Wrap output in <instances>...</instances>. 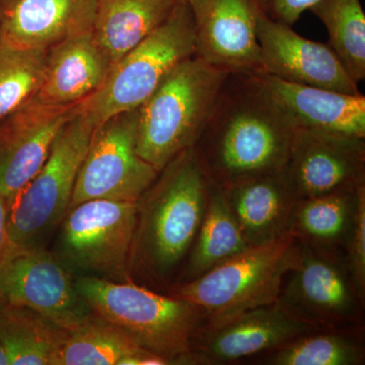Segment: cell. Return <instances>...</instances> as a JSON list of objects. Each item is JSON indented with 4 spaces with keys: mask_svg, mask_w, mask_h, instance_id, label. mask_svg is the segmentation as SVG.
<instances>
[{
    "mask_svg": "<svg viewBox=\"0 0 365 365\" xmlns=\"http://www.w3.org/2000/svg\"><path fill=\"white\" fill-rule=\"evenodd\" d=\"M295 127L257 76L230 73L194 146L220 187L282 172Z\"/></svg>",
    "mask_w": 365,
    "mask_h": 365,
    "instance_id": "6da1fadb",
    "label": "cell"
},
{
    "mask_svg": "<svg viewBox=\"0 0 365 365\" xmlns=\"http://www.w3.org/2000/svg\"><path fill=\"white\" fill-rule=\"evenodd\" d=\"M211 181L195 148L178 155L137 201L132 266L155 282L188 258L207 206Z\"/></svg>",
    "mask_w": 365,
    "mask_h": 365,
    "instance_id": "7a4b0ae2",
    "label": "cell"
},
{
    "mask_svg": "<svg viewBox=\"0 0 365 365\" xmlns=\"http://www.w3.org/2000/svg\"><path fill=\"white\" fill-rule=\"evenodd\" d=\"M76 287L97 318L121 329L144 349L170 364H198L193 346L207 322L202 307L91 275L76 279Z\"/></svg>",
    "mask_w": 365,
    "mask_h": 365,
    "instance_id": "3957f363",
    "label": "cell"
},
{
    "mask_svg": "<svg viewBox=\"0 0 365 365\" xmlns=\"http://www.w3.org/2000/svg\"><path fill=\"white\" fill-rule=\"evenodd\" d=\"M230 72L193 56L178 66L138 108L136 150L160 172L196 145Z\"/></svg>",
    "mask_w": 365,
    "mask_h": 365,
    "instance_id": "277c9868",
    "label": "cell"
},
{
    "mask_svg": "<svg viewBox=\"0 0 365 365\" xmlns=\"http://www.w3.org/2000/svg\"><path fill=\"white\" fill-rule=\"evenodd\" d=\"M300 242L292 232L250 246L199 277L178 285L173 297L202 307L205 328L215 327L279 299L288 273L297 267Z\"/></svg>",
    "mask_w": 365,
    "mask_h": 365,
    "instance_id": "5b68a950",
    "label": "cell"
},
{
    "mask_svg": "<svg viewBox=\"0 0 365 365\" xmlns=\"http://www.w3.org/2000/svg\"><path fill=\"white\" fill-rule=\"evenodd\" d=\"M195 54V25L187 0H180L162 25L112 67L102 88L81 102L93 126L138 109L163 79Z\"/></svg>",
    "mask_w": 365,
    "mask_h": 365,
    "instance_id": "8992f818",
    "label": "cell"
},
{
    "mask_svg": "<svg viewBox=\"0 0 365 365\" xmlns=\"http://www.w3.org/2000/svg\"><path fill=\"white\" fill-rule=\"evenodd\" d=\"M93 129L79 106L38 174L7 201L6 247L35 246L63 220Z\"/></svg>",
    "mask_w": 365,
    "mask_h": 365,
    "instance_id": "52a82bcc",
    "label": "cell"
},
{
    "mask_svg": "<svg viewBox=\"0 0 365 365\" xmlns=\"http://www.w3.org/2000/svg\"><path fill=\"white\" fill-rule=\"evenodd\" d=\"M0 304L28 307L68 332L97 318L66 264L38 245L4 250Z\"/></svg>",
    "mask_w": 365,
    "mask_h": 365,
    "instance_id": "ba28073f",
    "label": "cell"
},
{
    "mask_svg": "<svg viewBox=\"0 0 365 365\" xmlns=\"http://www.w3.org/2000/svg\"><path fill=\"white\" fill-rule=\"evenodd\" d=\"M137 220V201L96 199L69 208L59 239L61 261L96 277L126 276Z\"/></svg>",
    "mask_w": 365,
    "mask_h": 365,
    "instance_id": "9c48e42d",
    "label": "cell"
},
{
    "mask_svg": "<svg viewBox=\"0 0 365 365\" xmlns=\"http://www.w3.org/2000/svg\"><path fill=\"white\" fill-rule=\"evenodd\" d=\"M138 109L121 113L93 129L71 206L96 199L136 202L158 172L136 150Z\"/></svg>",
    "mask_w": 365,
    "mask_h": 365,
    "instance_id": "30bf717a",
    "label": "cell"
},
{
    "mask_svg": "<svg viewBox=\"0 0 365 365\" xmlns=\"http://www.w3.org/2000/svg\"><path fill=\"white\" fill-rule=\"evenodd\" d=\"M288 275L278 302L295 316L326 330L349 328L361 321L364 302L342 251L300 244L297 267Z\"/></svg>",
    "mask_w": 365,
    "mask_h": 365,
    "instance_id": "8fae6325",
    "label": "cell"
},
{
    "mask_svg": "<svg viewBox=\"0 0 365 365\" xmlns=\"http://www.w3.org/2000/svg\"><path fill=\"white\" fill-rule=\"evenodd\" d=\"M297 199L365 185V138L297 128L283 169Z\"/></svg>",
    "mask_w": 365,
    "mask_h": 365,
    "instance_id": "7c38bea8",
    "label": "cell"
},
{
    "mask_svg": "<svg viewBox=\"0 0 365 365\" xmlns=\"http://www.w3.org/2000/svg\"><path fill=\"white\" fill-rule=\"evenodd\" d=\"M195 25V54L230 73H266L257 23L260 0H187Z\"/></svg>",
    "mask_w": 365,
    "mask_h": 365,
    "instance_id": "4fadbf2b",
    "label": "cell"
},
{
    "mask_svg": "<svg viewBox=\"0 0 365 365\" xmlns=\"http://www.w3.org/2000/svg\"><path fill=\"white\" fill-rule=\"evenodd\" d=\"M79 104L47 105L35 98L0 121V196L11 200L38 174Z\"/></svg>",
    "mask_w": 365,
    "mask_h": 365,
    "instance_id": "5bb4252c",
    "label": "cell"
},
{
    "mask_svg": "<svg viewBox=\"0 0 365 365\" xmlns=\"http://www.w3.org/2000/svg\"><path fill=\"white\" fill-rule=\"evenodd\" d=\"M326 330L299 318L279 302L257 307L197 336L193 354L198 364L237 361L271 352L306 334Z\"/></svg>",
    "mask_w": 365,
    "mask_h": 365,
    "instance_id": "9a60e30c",
    "label": "cell"
},
{
    "mask_svg": "<svg viewBox=\"0 0 365 365\" xmlns=\"http://www.w3.org/2000/svg\"><path fill=\"white\" fill-rule=\"evenodd\" d=\"M257 39L266 73L297 85L361 93L328 44L306 39L265 13L257 23Z\"/></svg>",
    "mask_w": 365,
    "mask_h": 365,
    "instance_id": "2e32d148",
    "label": "cell"
},
{
    "mask_svg": "<svg viewBox=\"0 0 365 365\" xmlns=\"http://www.w3.org/2000/svg\"><path fill=\"white\" fill-rule=\"evenodd\" d=\"M98 0H0V42L48 50L91 33Z\"/></svg>",
    "mask_w": 365,
    "mask_h": 365,
    "instance_id": "e0dca14e",
    "label": "cell"
},
{
    "mask_svg": "<svg viewBox=\"0 0 365 365\" xmlns=\"http://www.w3.org/2000/svg\"><path fill=\"white\" fill-rule=\"evenodd\" d=\"M262 86L295 128L365 138V97L362 93L297 85L263 73Z\"/></svg>",
    "mask_w": 365,
    "mask_h": 365,
    "instance_id": "ac0fdd59",
    "label": "cell"
},
{
    "mask_svg": "<svg viewBox=\"0 0 365 365\" xmlns=\"http://www.w3.org/2000/svg\"><path fill=\"white\" fill-rule=\"evenodd\" d=\"M222 188L249 246L274 241L289 232L299 199L283 170Z\"/></svg>",
    "mask_w": 365,
    "mask_h": 365,
    "instance_id": "d6986e66",
    "label": "cell"
},
{
    "mask_svg": "<svg viewBox=\"0 0 365 365\" xmlns=\"http://www.w3.org/2000/svg\"><path fill=\"white\" fill-rule=\"evenodd\" d=\"M110 71L91 32L69 38L48 50L36 98L47 105L79 104L102 88Z\"/></svg>",
    "mask_w": 365,
    "mask_h": 365,
    "instance_id": "ffe728a7",
    "label": "cell"
},
{
    "mask_svg": "<svg viewBox=\"0 0 365 365\" xmlns=\"http://www.w3.org/2000/svg\"><path fill=\"white\" fill-rule=\"evenodd\" d=\"M180 0H98L91 37L111 68L172 13Z\"/></svg>",
    "mask_w": 365,
    "mask_h": 365,
    "instance_id": "44dd1931",
    "label": "cell"
},
{
    "mask_svg": "<svg viewBox=\"0 0 365 365\" xmlns=\"http://www.w3.org/2000/svg\"><path fill=\"white\" fill-rule=\"evenodd\" d=\"M169 360L144 349L128 334L96 318L69 332L54 365H165Z\"/></svg>",
    "mask_w": 365,
    "mask_h": 365,
    "instance_id": "7402d4cb",
    "label": "cell"
},
{
    "mask_svg": "<svg viewBox=\"0 0 365 365\" xmlns=\"http://www.w3.org/2000/svg\"><path fill=\"white\" fill-rule=\"evenodd\" d=\"M68 334L33 309L0 304V343L11 365H54Z\"/></svg>",
    "mask_w": 365,
    "mask_h": 365,
    "instance_id": "603a6c76",
    "label": "cell"
},
{
    "mask_svg": "<svg viewBox=\"0 0 365 365\" xmlns=\"http://www.w3.org/2000/svg\"><path fill=\"white\" fill-rule=\"evenodd\" d=\"M357 191L299 199L289 232L304 246L342 251L354 222Z\"/></svg>",
    "mask_w": 365,
    "mask_h": 365,
    "instance_id": "cb8c5ba5",
    "label": "cell"
},
{
    "mask_svg": "<svg viewBox=\"0 0 365 365\" xmlns=\"http://www.w3.org/2000/svg\"><path fill=\"white\" fill-rule=\"evenodd\" d=\"M222 187L212 182L202 222L186 263L191 281L248 248Z\"/></svg>",
    "mask_w": 365,
    "mask_h": 365,
    "instance_id": "d4e9b609",
    "label": "cell"
},
{
    "mask_svg": "<svg viewBox=\"0 0 365 365\" xmlns=\"http://www.w3.org/2000/svg\"><path fill=\"white\" fill-rule=\"evenodd\" d=\"M309 11L325 26L328 45L353 81H364L365 14L360 0H319Z\"/></svg>",
    "mask_w": 365,
    "mask_h": 365,
    "instance_id": "484cf974",
    "label": "cell"
},
{
    "mask_svg": "<svg viewBox=\"0 0 365 365\" xmlns=\"http://www.w3.org/2000/svg\"><path fill=\"white\" fill-rule=\"evenodd\" d=\"M273 365H357L364 361L361 345L342 330L306 334L269 352Z\"/></svg>",
    "mask_w": 365,
    "mask_h": 365,
    "instance_id": "4316f807",
    "label": "cell"
},
{
    "mask_svg": "<svg viewBox=\"0 0 365 365\" xmlns=\"http://www.w3.org/2000/svg\"><path fill=\"white\" fill-rule=\"evenodd\" d=\"M48 50L0 42V121L36 98L44 78Z\"/></svg>",
    "mask_w": 365,
    "mask_h": 365,
    "instance_id": "83f0119b",
    "label": "cell"
},
{
    "mask_svg": "<svg viewBox=\"0 0 365 365\" xmlns=\"http://www.w3.org/2000/svg\"><path fill=\"white\" fill-rule=\"evenodd\" d=\"M346 259L359 299H365V185L357 191L351 232L345 247Z\"/></svg>",
    "mask_w": 365,
    "mask_h": 365,
    "instance_id": "f1b7e54d",
    "label": "cell"
},
{
    "mask_svg": "<svg viewBox=\"0 0 365 365\" xmlns=\"http://www.w3.org/2000/svg\"><path fill=\"white\" fill-rule=\"evenodd\" d=\"M319 0H260L262 9L269 18L292 26L304 11Z\"/></svg>",
    "mask_w": 365,
    "mask_h": 365,
    "instance_id": "f546056e",
    "label": "cell"
},
{
    "mask_svg": "<svg viewBox=\"0 0 365 365\" xmlns=\"http://www.w3.org/2000/svg\"><path fill=\"white\" fill-rule=\"evenodd\" d=\"M7 246V200L0 196V257Z\"/></svg>",
    "mask_w": 365,
    "mask_h": 365,
    "instance_id": "4dcf8cb0",
    "label": "cell"
},
{
    "mask_svg": "<svg viewBox=\"0 0 365 365\" xmlns=\"http://www.w3.org/2000/svg\"><path fill=\"white\" fill-rule=\"evenodd\" d=\"M0 365H11L9 354H7L1 343H0Z\"/></svg>",
    "mask_w": 365,
    "mask_h": 365,
    "instance_id": "1f68e13d",
    "label": "cell"
}]
</instances>
